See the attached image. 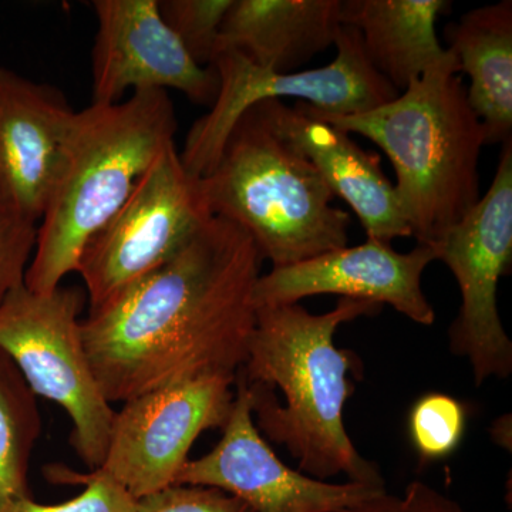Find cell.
Here are the masks:
<instances>
[{
  "instance_id": "obj_20",
  "label": "cell",
  "mask_w": 512,
  "mask_h": 512,
  "mask_svg": "<svg viewBox=\"0 0 512 512\" xmlns=\"http://www.w3.org/2000/svg\"><path fill=\"white\" fill-rule=\"evenodd\" d=\"M232 0H158L161 18L194 62L210 67L217 57L222 22Z\"/></svg>"
},
{
  "instance_id": "obj_15",
  "label": "cell",
  "mask_w": 512,
  "mask_h": 512,
  "mask_svg": "<svg viewBox=\"0 0 512 512\" xmlns=\"http://www.w3.org/2000/svg\"><path fill=\"white\" fill-rule=\"evenodd\" d=\"M268 104L276 126L315 165L332 194L348 202L367 238L390 245L396 238L412 237L380 156L363 150L345 131L312 116L301 101L293 107L275 99Z\"/></svg>"
},
{
  "instance_id": "obj_13",
  "label": "cell",
  "mask_w": 512,
  "mask_h": 512,
  "mask_svg": "<svg viewBox=\"0 0 512 512\" xmlns=\"http://www.w3.org/2000/svg\"><path fill=\"white\" fill-rule=\"evenodd\" d=\"M433 261L436 254L430 245L417 244L402 254L389 244L367 238L356 247L346 245L259 276L255 308L292 305L309 296L338 295L389 305L413 322L431 326L436 312L421 288V276Z\"/></svg>"
},
{
  "instance_id": "obj_19",
  "label": "cell",
  "mask_w": 512,
  "mask_h": 512,
  "mask_svg": "<svg viewBox=\"0 0 512 512\" xmlns=\"http://www.w3.org/2000/svg\"><path fill=\"white\" fill-rule=\"evenodd\" d=\"M42 433L37 397L0 350V512H20L32 498L30 458Z\"/></svg>"
},
{
  "instance_id": "obj_18",
  "label": "cell",
  "mask_w": 512,
  "mask_h": 512,
  "mask_svg": "<svg viewBox=\"0 0 512 512\" xmlns=\"http://www.w3.org/2000/svg\"><path fill=\"white\" fill-rule=\"evenodd\" d=\"M448 49L470 77L467 100L485 133V144L512 138V2L468 10L446 28Z\"/></svg>"
},
{
  "instance_id": "obj_11",
  "label": "cell",
  "mask_w": 512,
  "mask_h": 512,
  "mask_svg": "<svg viewBox=\"0 0 512 512\" xmlns=\"http://www.w3.org/2000/svg\"><path fill=\"white\" fill-rule=\"evenodd\" d=\"M175 485L217 488L252 512H340L387 490L353 481L328 483L286 466L256 429L251 392L239 373L221 440L210 453L188 460Z\"/></svg>"
},
{
  "instance_id": "obj_8",
  "label": "cell",
  "mask_w": 512,
  "mask_h": 512,
  "mask_svg": "<svg viewBox=\"0 0 512 512\" xmlns=\"http://www.w3.org/2000/svg\"><path fill=\"white\" fill-rule=\"evenodd\" d=\"M211 218L200 178L185 170L173 141L83 249L77 272L89 309L100 308L173 258Z\"/></svg>"
},
{
  "instance_id": "obj_2",
  "label": "cell",
  "mask_w": 512,
  "mask_h": 512,
  "mask_svg": "<svg viewBox=\"0 0 512 512\" xmlns=\"http://www.w3.org/2000/svg\"><path fill=\"white\" fill-rule=\"evenodd\" d=\"M377 303L340 298L332 311L315 315L301 303L256 308L248 359L239 375L252 396L256 429L285 446L305 476L326 481L345 474L353 483L384 485L379 467L352 443L343 410L355 393L360 360L336 348V330Z\"/></svg>"
},
{
  "instance_id": "obj_5",
  "label": "cell",
  "mask_w": 512,
  "mask_h": 512,
  "mask_svg": "<svg viewBox=\"0 0 512 512\" xmlns=\"http://www.w3.org/2000/svg\"><path fill=\"white\" fill-rule=\"evenodd\" d=\"M200 184L212 217L245 229L272 268L348 245L349 212L332 204L335 195L276 126L268 100L239 117Z\"/></svg>"
},
{
  "instance_id": "obj_23",
  "label": "cell",
  "mask_w": 512,
  "mask_h": 512,
  "mask_svg": "<svg viewBox=\"0 0 512 512\" xmlns=\"http://www.w3.org/2000/svg\"><path fill=\"white\" fill-rule=\"evenodd\" d=\"M39 222L23 217L0 201V305L10 292L25 285L35 254Z\"/></svg>"
},
{
  "instance_id": "obj_16",
  "label": "cell",
  "mask_w": 512,
  "mask_h": 512,
  "mask_svg": "<svg viewBox=\"0 0 512 512\" xmlns=\"http://www.w3.org/2000/svg\"><path fill=\"white\" fill-rule=\"evenodd\" d=\"M450 9L448 0H342L340 20L357 30L373 69L402 93L433 70L461 73L437 36V22Z\"/></svg>"
},
{
  "instance_id": "obj_25",
  "label": "cell",
  "mask_w": 512,
  "mask_h": 512,
  "mask_svg": "<svg viewBox=\"0 0 512 512\" xmlns=\"http://www.w3.org/2000/svg\"><path fill=\"white\" fill-rule=\"evenodd\" d=\"M340 512H467L453 498L430 484L414 480L402 494L383 493Z\"/></svg>"
},
{
  "instance_id": "obj_3",
  "label": "cell",
  "mask_w": 512,
  "mask_h": 512,
  "mask_svg": "<svg viewBox=\"0 0 512 512\" xmlns=\"http://www.w3.org/2000/svg\"><path fill=\"white\" fill-rule=\"evenodd\" d=\"M178 130L165 90L74 110L64 128L25 286L50 293L77 272L84 247L120 210Z\"/></svg>"
},
{
  "instance_id": "obj_1",
  "label": "cell",
  "mask_w": 512,
  "mask_h": 512,
  "mask_svg": "<svg viewBox=\"0 0 512 512\" xmlns=\"http://www.w3.org/2000/svg\"><path fill=\"white\" fill-rule=\"evenodd\" d=\"M264 255L235 222L212 217L173 258L82 319L107 402L207 376L237 377L256 325Z\"/></svg>"
},
{
  "instance_id": "obj_7",
  "label": "cell",
  "mask_w": 512,
  "mask_h": 512,
  "mask_svg": "<svg viewBox=\"0 0 512 512\" xmlns=\"http://www.w3.org/2000/svg\"><path fill=\"white\" fill-rule=\"evenodd\" d=\"M336 57L328 66L276 73L235 50L215 57L218 94L211 110L188 131L180 153L185 170L201 178L210 173L239 117L264 100L296 99L332 116H350L383 106L399 96L373 69L356 29L342 26Z\"/></svg>"
},
{
  "instance_id": "obj_10",
  "label": "cell",
  "mask_w": 512,
  "mask_h": 512,
  "mask_svg": "<svg viewBox=\"0 0 512 512\" xmlns=\"http://www.w3.org/2000/svg\"><path fill=\"white\" fill-rule=\"evenodd\" d=\"M235 382L237 377H201L123 403L99 470L137 500L173 487L198 437L227 424Z\"/></svg>"
},
{
  "instance_id": "obj_17",
  "label": "cell",
  "mask_w": 512,
  "mask_h": 512,
  "mask_svg": "<svg viewBox=\"0 0 512 512\" xmlns=\"http://www.w3.org/2000/svg\"><path fill=\"white\" fill-rule=\"evenodd\" d=\"M342 0H232L218 39L228 50L276 73L293 70L335 46Z\"/></svg>"
},
{
  "instance_id": "obj_22",
  "label": "cell",
  "mask_w": 512,
  "mask_h": 512,
  "mask_svg": "<svg viewBox=\"0 0 512 512\" xmlns=\"http://www.w3.org/2000/svg\"><path fill=\"white\" fill-rule=\"evenodd\" d=\"M63 483L83 484L84 491L66 503L46 505L29 498L20 512H137L138 500L123 485L96 468L90 474L52 473Z\"/></svg>"
},
{
  "instance_id": "obj_6",
  "label": "cell",
  "mask_w": 512,
  "mask_h": 512,
  "mask_svg": "<svg viewBox=\"0 0 512 512\" xmlns=\"http://www.w3.org/2000/svg\"><path fill=\"white\" fill-rule=\"evenodd\" d=\"M87 293L63 286L35 293L25 285L0 305V350L35 396L52 400L72 421L70 443L90 470L103 464L114 412L101 392L82 338Z\"/></svg>"
},
{
  "instance_id": "obj_14",
  "label": "cell",
  "mask_w": 512,
  "mask_h": 512,
  "mask_svg": "<svg viewBox=\"0 0 512 512\" xmlns=\"http://www.w3.org/2000/svg\"><path fill=\"white\" fill-rule=\"evenodd\" d=\"M73 111L56 87L0 67V201L29 220H42Z\"/></svg>"
},
{
  "instance_id": "obj_12",
  "label": "cell",
  "mask_w": 512,
  "mask_h": 512,
  "mask_svg": "<svg viewBox=\"0 0 512 512\" xmlns=\"http://www.w3.org/2000/svg\"><path fill=\"white\" fill-rule=\"evenodd\" d=\"M93 103L117 104L128 90H178L192 103L212 104L217 72L194 62L165 25L158 0H94Z\"/></svg>"
},
{
  "instance_id": "obj_21",
  "label": "cell",
  "mask_w": 512,
  "mask_h": 512,
  "mask_svg": "<svg viewBox=\"0 0 512 512\" xmlns=\"http://www.w3.org/2000/svg\"><path fill=\"white\" fill-rule=\"evenodd\" d=\"M464 431L463 404L448 394H426L410 412V439L423 461L441 460L453 454L463 440Z\"/></svg>"
},
{
  "instance_id": "obj_24",
  "label": "cell",
  "mask_w": 512,
  "mask_h": 512,
  "mask_svg": "<svg viewBox=\"0 0 512 512\" xmlns=\"http://www.w3.org/2000/svg\"><path fill=\"white\" fill-rule=\"evenodd\" d=\"M137 512H252L234 495L200 485H173L138 500Z\"/></svg>"
},
{
  "instance_id": "obj_9",
  "label": "cell",
  "mask_w": 512,
  "mask_h": 512,
  "mask_svg": "<svg viewBox=\"0 0 512 512\" xmlns=\"http://www.w3.org/2000/svg\"><path fill=\"white\" fill-rule=\"evenodd\" d=\"M461 293L460 311L448 329V346L466 357L476 386L512 373V342L498 312L501 276L512 261V138L505 141L490 188L466 217L429 244Z\"/></svg>"
},
{
  "instance_id": "obj_26",
  "label": "cell",
  "mask_w": 512,
  "mask_h": 512,
  "mask_svg": "<svg viewBox=\"0 0 512 512\" xmlns=\"http://www.w3.org/2000/svg\"><path fill=\"white\" fill-rule=\"evenodd\" d=\"M491 433H493L495 443L501 444L504 448H507L508 444L511 446V417L504 416L494 421ZM508 450H511V448L508 447Z\"/></svg>"
},
{
  "instance_id": "obj_4",
  "label": "cell",
  "mask_w": 512,
  "mask_h": 512,
  "mask_svg": "<svg viewBox=\"0 0 512 512\" xmlns=\"http://www.w3.org/2000/svg\"><path fill=\"white\" fill-rule=\"evenodd\" d=\"M301 104L386 154L396 171L397 202L417 244H433L480 201L485 133L454 70L426 73L396 99L365 113L332 116Z\"/></svg>"
}]
</instances>
